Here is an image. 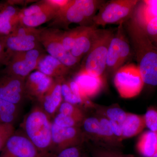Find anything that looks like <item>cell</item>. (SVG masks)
Masks as SVG:
<instances>
[{"label": "cell", "instance_id": "obj_1", "mask_svg": "<svg viewBox=\"0 0 157 157\" xmlns=\"http://www.w3.org/2000/svg\"><path fill=\"white\" fill-rule=\"evenodd\" d=\"M137 66L144 84L157 86V47L143 29L132 21L128 27Z\"/></svg>", "mask_w": 157, "mask_h": 157}, {"label": "cell", "instance_id": "obj_2", "mask_svg": "<svg viewBox=\"0 0 157 157\" xmlns=\"http://www.w3.org/2000/svg\"><path fill=\"white\" fill-rule=\"evenodd\" d=\"M52 120L39 104L25 116L21 124V131L39 151L52 157Z\"/></svg>", "mask_w": 157, "mask_h": 157}, {"label": "cell", "instance_id": "obj_3", "mask_svg": "<svg viewBox=\"0 0 157 157\" xmlns=\"http://www.w3.org/2000/svg\"><path fill=\"white\" fill-rule=\"evenodd\" d=\"M102 1L95 0H71L59 10L54 18L52 26L64 25L67 27L71 23L81 26L90 19L92 20L95 13Z\"/></svg>", "mask_w": 157, "mask_h": 157}, {"label": "cell", "instance_id": "obj_4", "mask_svg": "<svg viewBox=\"0 0 157 157\" xmlns=\"http://www.w3.org/2000/svg\"><path fill=\"white\" fill-rule=\"evenodd\" d=\"M114 34L108 29H98L94 41L82 63L81 70L102 76L107 67L108 48Z\"/></svg>", "mask_w": 157, "mask_h": 157}, {"label": "cell", "instance_id": "obj_5", "mask_svg": "<svg viewBox=\"0 0 157 157\" xmlns=\"http://www.w3.org/2000/svg\"><path fill=\"white\" fill-rule=\"evenodd\" d=\"M139 1L137 0H112L101 7L98 14L92 21L97 25L122 23L132 16Z\"/></svg>", "mask_w": 157, "mask_h": 157}, {"label": "cell", "instance_id": "obj_6", "mask_svg": "<svg viewBox=\"0 0 157 157\" xmlns=\"http://www.w3.org/2000/svg\"><path fill=\"white\" fill-rule=\"evenodd\" d=\"M62 32L52 28L41 29L39 42L48 55L71 69L76 67L80 60L64 47L62 42Z\"/></svg>", "mask_w": 157, "mask_h": 157}, {"label": "cell", "instance_id": "obj_7", "mask_svg": "<svg viewBox=\"0 0 157 157\" xmlns=\"http://www.w3.org/2000/svg\"><path fill=\"white\" fill-rule=\"evenodd\" d=\"M40 29L29 27L20 24L11 33L4 36L8 56L14 52L42 48L39 42Z\"/></svg>", "mask_w": 157, "mask_h": 157}, {"label": "cell", "instance_id": "obj_8", "mask_svg": "<svg viewBox=\"0 0 157 157\" xmlns=\"http://www.w3.org/2000/svg\"><path fill=\"white\" fill-rule=\"evenodd\" d=\"M114 83L118 93L121 98H134L140 94L144 83L137 65L128 64L115 72Z\"/></svg>", "mask_w": 157, "mask_h": 157}, {"label": "cell", "instance_id": "obj_9", "mask_svg": "<svg viewBox=\"0 0 157 157\" xmlns=\"http://www.w3.org/2000/svg\"><path fill=\"white\" fill-rule=\"evenodd\" d=\"M43 54L42 48L12 53L9 57L2 73L25 79L37 69L39 59Z\"/></svg>", "mask_w": 157, "mask_h": 157}, {"label": "cell", "instance_id": "obj_10", "mask_svg": "<svg viewBox=\"0 0 157 157\" xmlns=\"http://www.w3.org/2000/svg\"><path fill=\"white\" fill-rule=\"evenodd\" d=\"M88 140L80 127L61 128L52 123V156L72 147L83 145Z\"/></svg>", "mask_w": 157, "mask_h": 157}, {"label": "cell", "instance_id": "obj_11", "mask_svg": "<svg viewBox=\"0 0 157 157\" xmlns=\"http://www.w3.org/2000/svg\"><path fill=\"white\" fill-rule=\"evenodd\" d=\"M122 26V24L120 25L109 43L106 67V70L109 73L116 72L123 66L131 53V47Z\"/></svg>", "mask_w": 157, "mask_h": 157}, {"label": "cell", "instance_id": "obj_12", "mask_svg": "<svg viewBox=\"0 0 157 157\" xmlns=\"http://www.w3.org/2000/svg\"><path fill=\"white\" fill-rule=\"evenodd\" d=\"M59 10L48 0L41 1L21 9V24L26 26L36 28L53 20Z\"/></svg>", "mask_w": 157, "mask_h": 157}, {"label": "cell", "instance_id": "obj_13", "mask_svg": "<svg viewBox=\"0 0 157 157\" xmlns=\"http://www.w3.org/2000/svg\"><path fill=\"white\" fill-rule=\"evenodd\" d=\"M0 157H49L32 143L21 130L15 131L0 152Z\"/></svg>", "mask_w": 157, "mask_h": 157}, {"label": "cell", "instance_id": "obj_14", "mask_svg": "<svg viewBox=\"0 0 157 157\" xmlns=\"http://www.w3.org/2000/svg\"><path fill=\"white\" fill-rule=\"evenodd\" d=\"M25 83L23 78L2 73L0 76V99L19 106L26 98Z\"/></svg>", "mask_w": 157, "mask_h": 157}, {"label": "cell", "instance_id": "obj_15", "mask_svg": "<svg viewBox=\"0 0 157 157\" xmlns=\"http://www.w3.org/2000/svg\"><path fill=\"white\" fill-rule=\"evenodd\" d=\"M54 80L38 70L32 72L25 79L26 98L39 102L49 89Z\"/></svg>", "mask_w": 157, "mask_h": 157}, {"label": "cell", "instance_id": "obj_16", "mask_svg": "<svg viewBox=\"0 0 157 157\" xmlns=\"http://www.w3.org/2000/svg\"><path fill=\"white\" fill-rule=\"evenodd\" d=\"M21 9L9 1L0 3V37L11 33L21 23Z\"/></svg>", "mask_w": 157, "mask_h": 157}, {"label": "cell", "instance_id": "obj_17", "mask_svg": "<svg viewBox=\"0 0 157 157\" xmlns=\"http://www.w3.org/2000/svg\"><path fill=\"white\" fill-rule=\"evenodd\" d=\"M61 79H55L53 83L38 102L45 113L53 118L63 101L62 94Z\"/></svg>", "mask_w": 157, "mask_h": 157}, {"label": "cell", "instance_id": "obj_18", "mask_svg": "<svg viewBox=\"0 0 157 157\" xmlns=\"http://www.w3.org/2000/svg\"><path fill=\"white\" fill-rule=\"evenodd\" d=\"M97 31L93 26H81L73 48L70 51L73 56L80 61L86 55L92 46Z\"/></svg>", "mask_w": 157, "mask_h": 157}, {"label": "cell", "instance_id": "obj_19", "mask_svg": "<svg viewBox=\"0 0 157 157\" xmlns=\"http://www.w3.org/2000/svg\"><path fill=\"white\" fill-rule=\"evenodd\" d=\"M36 70L54 79H62L66 78L71 69L55 58L43 54L39 59Z\"/></svg>", "mask_w": 157, "mask_h": 157}, {"label": "cell", "instance_id": "obj_20", "mask_svg": "<svg viewBox=\"0 0 157 157\" xmlns=\"http://www.w3.org/2000/svg\"><path fill=\"white\" fill-rule=\"evenodd\" d=\"M73 80L78 85L85 96L89 99L97 95L104 85L102 76H95L81 70Z\"/></svg>", "mask_w": 157, "mask_h": 157}, {"label": "cell", "instance_id": "obj_21", "mask_svg": "<svg viewBox=\"0 0 157 157\" xmlns=\"http://www.w3.org/2000/svg\"><path fill=\"white\" fill-rule=\"evenodd\" d=\"M134 12L132 21L144 27L151 20L157 17V0L139 1Z\"/></svg>", "mask_w": 157, "mask_h": 157}, {"label": "cell", "instance_id": "obj_22", "mask_svg": "<svg viewBox=\"0 0 157 157\" xmlns=\"http://www.w3.org/2000/svg\"><path fill=\"white\" fill-rule=\"evenodd\" d=\"M121 126L123 140L138 135L146 127L143 116L131 113H128Z\"/></svg>", "mask_w": 157, "mask_h": 157}, {"label": "cell", "instance_id": "obj_23", "mask_svg": "<svg viewBox=\"0 0 157 157\" xmlns=\"http://www.w3.org/2000/svg\"><path fill=\"white\" fill-rule=\"evenodd\" d=\"M137 151L143 157H153L157 154V132L148 131L142 134L137 144Z\"/></svg>", "mask_w": 157, "mask_h": 157}, {"label": "cell", "instance_id": "obj_24", "mask_svg": "<svg viewBox=\"0 0 157 157\" xmlns=\"http://www.w3.org/2000/svg\"><path fill=\"white\" fill-rule=\"evenodd\" d=\"M81 128L87 138L95 145H99L100 141L101 128L100 120L98 115L86 117L83 121Z\"/></svg>", "mask_w": 157, "mask_h": 157}, {"label": "cell", "instance_id": "obj_25", "mask_svg": "<svg viewBox=\"0 0 157 157\" xmlns=\"http://www.w3.org/2000/svg\"><path fill=\"white\" fill-rule=\"evenodd\" d=\"M19 112V105L0 99V123L14 124Z\"/></svg>", "mask_w": 157, "mask_h": 157}, {"label": "cell", "instance_id": "obj_26", "mask_svg": "<svg viewBox=\"0 0 157 157\" xmlns=\"http://www.w3.org/2000/svg\"><path fill=\"white\" fill-rule=\"evenodd\" d=\"M61 90L63 100L65 102L80 107L81 105H84L88 107H91L93 105L90 100H85L78 97L73 92L70 88L68 81L66 78L61 79Z\"/></svg>", "mask_w": 157, "mask_h": 157}, {"label": "cell", "instance_id": "obj_27", "mask_svg": "<svg viewBox=\"0 0 157 157\" xmlns=\"http://www.w3.org/2000/svg\"><path fill=\"white\" fill-rule=\"evenodd\" d=\"M87 149L92 157H135L132 155L124 154L120 150L106 148L92 143L89 144Z\"/></svg>", "mask_w": 157, "mask_h": 157}, {"label": "cell", "instance_id": "obj_28", "mask_svg": "<svg viewBox=\"0 0 157 157\" xmlns=\"http://www.w3.org/2000/svg\"><path fill=\"white\" fill-rule=\"evenodd\" d=\"M57 113L73 118L82 124L86 117L81 107L64 101L59 107Z\"/></svg>", "mask_w": 157, "mask_h": 157}, {"label": "cell", "instance_id": "obj_29", "mask_svg": "<svg viewBox=\"0 0 157 157\" xmlns=\"http://www.w3.org/2000/svg\"><path fill=\"white\" fill-rule=\"evenodd\" d=\"M98 114L104 116L109 121H113L122 124L123 123L128 113L119 107H108L105 109H99L97 110Z\"/></svg>", "mask_w": 157, "mask_h": 157}, {"label": "cell", "instance_id": "obj_30", "mask_svg": "<svg viewBox=\"0 0 157 157\" xmlns=\"http://www.w3.org/2000/svg\"><path fill=\"white\" fill-rule=\"evenodd\" d=\"M83 145L72 147L62 151L51 157H92Z\"/></svg>", "mask_w": 157, "mask_h": 157}, {"label": "cell", "instance_id": "obj_31", "mask_svg": "<svg viewBox=\"0 0 157 157\" xmlns=\"http://www.w3.org/2000/svg\"><path fill=\"white\" fill-rule=\"evenodd\" d=\"M52 123L61 128L80 127L82 124L68 116L57 113L52 120Z\"/></svg>", "mask_w": 157, "mask_h": 157}, {"label": "cell", "instance_id": "obj_32", "mask_svg": "<svg viewBox=\"0 0 157 157\" xmlns=\"http://www.w3.org/2000/svg\"><path fill=\"white\" fill-rule=\"evenodd\" d=\"M80 29L81 26H79L69 30L62 32V42L66 50L70 52L72 49Z\"/></svg>", "mask_w": 157, "mask_h": 157}, {"label": "cell", "instance_id": "obj_33", "mask_svg": "<svg viewBox=\"0 0 157 157\" xmlns=\"http://www.w3.org/2000/svg\"><path fill=\"white\" fill-rule=\"evenodd\" d=\"M15 132L14 124L0 123V152Z\"/></svg>", "mask_w": 157, "mask_h": 157}, {"label": "cell", "instance_id": "obj_34", "mask_svg": "<svg viewBox=\"0 0 157 157\" xmlns=\"http://www.w3.org/2000/svg\"><path fill=\"white\" fill-rule=\"evenodd\" d=\"M145 127L149 131L157 132V109L155 108H149L143 116Z\"/></svg>", "mask_w": 157, "mask_h": 157}, {"label": "cell", "instance_id": "obj_35", "mask_svg": "<svg viewBox=\"0 0 157 157\" xmlns=\"http://www.w3.org/2000/svg\"><path fill=\"white\" fill-rule=\"evenodd\" d=\"M149 39L155 44L157 42V17L149 21L146 25L141 28Z\"/></svg>", "mask_w": 157, "mask_h": 157}, {"label": "cell", "instance_id": "obj_36", "mask_svg": "<svg viewBox=\"0 0 157 157\" xmlns=\"http://www.w3.org/2000/svg\"><path fill=\"white\" fill-rule=\"evenodd\" d=\"M9 60V56L6 52L4 36L0 37V66L6 65Z\"/></svg>", "mask_w": 157, "mask_h": 157}, {"label": "cell", "instance_id": "obj_37", "mask_svg": "<svg viewBox=\"0 0 157 157\" xmlns=\"http://www.w3.org/2000/svg\"><path fill=\"white\" fill-rule=\"evenodd\" d=\"M109 121L113 134L120 141L122 142L123 140L121 124L113 121Z\"/></svg>", "mask_w": 157, "mask_h": 157}, {"label": "cell", "instance_id": "obj_38", "mask_svg": "<svg viewBox=\"0 0 157 157\" xmlns=\"http://www.w3.org/2000/svg\"><path fill=\"white\" fill-rule=\"evenodd\" d=\"M155 44V45H156V46H157V42H156V43H155V44Z\"/></svg>", "mask_w": 157, "mask_h": 157}, {"label": "cell", "instance_id": "obj_39", "mask_svg": "<svg viewBox=\"0 0 157 157\" xmlns=\"http://www.w3.org/2000/svg\"><path fill=\"white\" fill-rule=\"evenodd\" d=\"M153 157H157V154L156 155H155Z\"/></svg>", "mask_w": 157, "mask_h": 157}]
</instances>
